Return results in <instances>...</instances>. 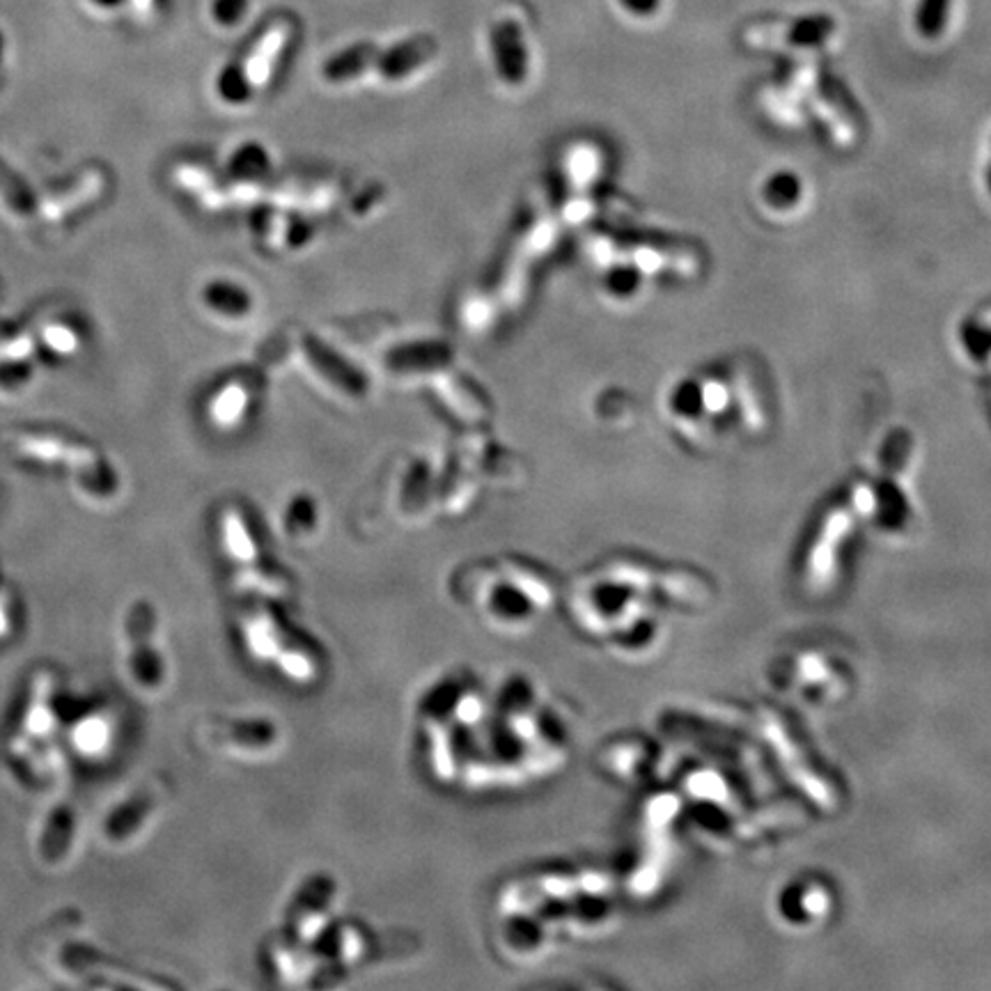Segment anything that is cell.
Wrapping results in <instances>:
<instances>
[{
    "label": "cell",
    "instance_id": "8fae6325",
    "mask_svg": "<svg viewBox=\"0 0 991 991\" xmlns=\"http://www.w3.org/2000/svg\"><path fill=\"white\" fill-rule=\"evenodd\" d=\"M221 90L232 101H244L246 95H249V88L244 84V76L239 74V69H228L221 76Z\"/></svg>",
    "mask_w": 991,
    "mask_h": 991
},
{
    "label": "cell",
    "instance_id": "52a82bcc",
    "mask_svg": "<svg viewBox=\"0 0 991 991\" xmlns=\"http://www.w3.org/2000/svg\"><path fill=\"white\" fill-rule=\"evenodd\" d=\"M427 56V42H411V44H401L395 51H390L386 60H384V71H388L390 76H405L411 67H416L418 63H422Z\"/></svg>",
    "mask_w": 991,
    "mask_h": 991
},
{
    "label": "cell",
    "instance_id": "7c38bea8",
    "mask_svg": "<svg viewBox=\"0 0 991 991\" xmlns=\"http://www.w3.org/2000/svg\"><path fill=\"white\" fill-rule=\"evenodd\" d=\"M623 5H627L631 12L648 14L657 8V0H623Z\"/></svg>",
    "mask_w": 991,
    "mask_h": 991
},
{
    "label": "cell",
    "instance_id": "4fadbf2b",
    "mask_svg": "<svg viewBox=\"0 0 991 991\" xmlns=\"http://www.w3.org/2000/svg\"><path fill=\"white\" fill-rule=\"evenodd\" d=\"M95 3H99V5H103V8H115V5L122 3V0H95Z\"/></svg>",
    "mask_w": 991,
    "mask_h": 991
},
{
    "label": "cell",
    "instance_id": "277c9868",
    "mask_svg": "<svg viewBox=\"0 0 991 991\" xmlns=\"http://www.w3.org/2000/svg\"><path fill=\"white\" fill-rule=\"evenodd\" d=\"M115 741V718L106 709H90L76 716L69 728V746L78 758L99 760L109 756Z\"/></svg>",
    "mask_w": 991,
    "mask_h": 991
},
{
    "label": "cell",
    "instance_id": "8992f818",
    "mask_svg": "<svg viewBox=\"0 0 991 991\" xmlns=\"http://www.w3.org/2000/svg\"><path fill=\"white\" fill-rule=\"evenodd\" d=\"M494 48L498 53V65L505 78L519 80L524 76V46L519 29L513 23H503L494 29Z\"/></svg>",
    "mask_w": 991,
    "mask_h": 991
},
{
    "label": "cell",
    "instance_id": "5b68a950",
    "mask_svg": "<svg viewBox=\"0 0 991 991\" xmlns=\"http://www.w3.org/2000/svg\"><path fill=\"white\" fill-rule=\"evenodd\" d=\"M76 838V808L60 803L51 811L37 840V856L44 866H60Z\"/></svg>",
    "mask_w": 991,
    "mask_h": 991
},
{
    "label": "cell",
    "instance_id": "6da1fadb",
    "mask_svg": "<svg viewBox=\"0 0 991 991\" xmlns=\"http://www.w3.org/2000/svg\"><path fill=\"white\" fill-rule=\"evenodd\" d=\"M58 680L48 668H42L31 682L29 701L23 705L16 733L10 739V756L31 781L46 783L58 773Z\"/></svg>",
    "mask_w": 991,
    "mask_h": 991
},
{
    "label": "cell",
    "instance_id": "9c48e42d",
    "mask_svg": "<svg viewBox=\"0 0 991 991\" xmlns=\"http://www.w3.org/2000/svg\"><path fill=\"white\" fill-rule=\"evenodd\" d=\"M246 8H249V0H217V3H213V16H217V21H221L225 25H232V23L241 21Z\"/></svg>",
    "mask_w": 991,
    "mask_h": 991
},
{
    "label": "cell",
    "instance_id": "30bf717a",
    "mask_svg": "<svg viewBox=\"0 0 991 991\" xmlns=\"http://www.w3.org/2000/svg\"><path fill=\"white\" fill-rule=\"evenodd\" d=\"M14 631V606L8 585L0 576V640L8 638Z\"/></svg>",
    "mask_w": 991,
    "mask_h": 991
},
{
    "label": "cell",
    "instance_id": "3957f363",
    "mask_svg": "<svg viewBox=\"0 0 991 991\" xmlns=\"http://www.w3.org/2000/svg\"><path fill=\"white\" fill-rule=\"evenodd\" d=\"M164 788H145L139 794L126 799L122 806L106 817L103 838L113 845H124L126 840L136 838L145 824L156 815L161 801H164Z\"/></svg>",
    "mask_w": 991,
    "mask_h": 991
},
{
    "label": "cell",
    "instance_id": "ba28073f",
    "mask_svg": "<svg viewBox=\"0 0 991 991\" xmlns=\"http://www.w3.org/2000/svg\"><path fill=\"white\" fill-rule=\"evenodd\" d=\"M950 0H921L916 23L923 35H939L948 21Z\"/></svg>",
    "mask_w": 991,
    "mask_h": 991
},
{
    "label": "cell",
    "instance_id": "7a4b0ae2",
    "mask_svg": "<svg viewBox=\"0 0 991 991\" xmlns=\"http://www.w3.org/2000/svg\"><path fill=\"white\" fill-rule=\"evenodd\" d=\"M156 615L152 604H133L126 615V646L129 668L139 686L156 691L164 684V659L156 650Z\"/></svg>",
    "mask_w": 991,
    "mask_h": 991
}]
</instances>
